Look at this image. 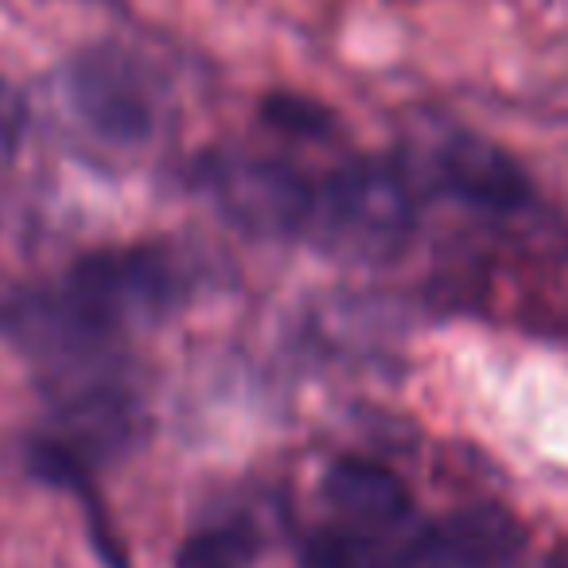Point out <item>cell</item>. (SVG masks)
Returning a JSON list of instances; mask_svg holds the SVG:
<instances>
[{"label":"cell","instance_id":"1","mask_svg":"<svg viewBox=\"0 0 568 568\" xmlns=\"http://www.w3.org/2000/svg\"><path fill=\"white\" fill-rule=\"evenodd\" d=\"M526 549V529L503 506H467L444 518L358 534L320 526L304 537V568H514Z\"/></svg>","mask_w":568,"mask_h":568},{"label":"cell","instance_id":"2","mask_svg":"<svg viewBox=\"0 0 568 568\" xmlns=\"http://www.w3.org/2000/svg\"><path fill=\"white\" fill-rule=\"evenodd\" d=\"M420 187L405 160H343L320 172L308 245L355 261L402 253L417 226Z\"/></svg>","mask_w":568,"mask_h":568},{"label":"cell","instance_id":"3","mask_svg":"<svg viewBox=\"0 0 568 568\" xmlns=\"http://www.w3.org/2000/svg\"><path fill=\"white\" fill-rule=\"evenodd\" d=\"M0 335L40 371L51 389L118 374L113 358L125 339V332H118L67 281L17 288L0 304Z\"/></svg>","mask_w":568,"mask_h":568},{"label":"cell","instance_id":"4","mask_svg":"<svg viewBox=\"0 0 568 568\" xmlns=\"http://www.w3.org/2000/svg\"><path fill=\"white\" fill-rule=\"evenodd\" d=\"M195 183L234 226L273 242H308L320 203V172L276 152L222 149L199 160Z\"/></svg>","mask_w":568,"mask_h":568},{"label":"cell","instance_id":"5","mask_svg":"<svg viewBox=\"0 0 568 568\" xmlns=\"http://www.w3.org/2000/svg\"><path fill=\"white\" fill-rule=\"evenodd\" d=\"M63 94L74 121L113 149H136L160 129V82L121 43H90L63 67Z\"/></svg>","mask_w":568,"mask_h":568},{"label":"cell","instance_id":"6","mask_svg":"<svg viewBox=\"0 0 568 568\" xmlns=\"http://www.w3.org/2000/svg\"><path fill=\"white\" fill-rule=\"evenodd\" d=\"M63 281L125 335L164 320L191 296V268L164 245L94 250L74 261Z\"/></svg>","mask_w":568,"mask_h":568},{"label":"cell","instance_id":"7","mask_svg":"<svg viewBox=\"0 0 568 568\" xmlns=\"http://www.w3.org/2000/svg\"><path fill=\"white\" fill-rule=\"evenodd\" d=\"M405 168L417 180L420 195L436 191V195L456 199V203L487 214H514L534 199V183H529L526 168L495 141L479 133H464V129L440 133L413 164L405 160Z\"/></svg>","mask_w":568,"mask_h":568},{"label":"cell","instance_id":"8","mask_svg":"<svg viewBox=\"0 0 568 568\" xmlns=\"http://www.w3.org/2000/svg\"><path fill=\"white\" fill-rule=\"evenodd\" d=\"M320 498L332 510V526L382 534L413 518V495L402 475L371 456H339L320 483Z\"/></svg>","mask_w":568,"mask_h":568},{"label":"cell","instance_id":"9","mask_svg":"<svg viewBox=\"0 0 568 568\" xmlns=\"http://www.w3.org/2000/svg\"><path fill=\"white\" fill-rule=\"evenodd\" d=\"M261 121H265L273 133L293 136V141H304V144H324L339 136L335 113L304 94H268L265 102H261Z\"/></svg>","mask_w":568,"mask_h":568},{"label":"cell","instance_id":"10","mask_svg":"<svg viewBox=\"0 0 568 568\" xmlns=\"http://www.w3.org/2000/svg\"><path fill=\"white\" fill-rule=\"evenodd\" d=\"M257 557V537L245 526L199 529L175 552V568H250Z\"/></svg>","mask_w":568,"mask_h":568},{"label":"cell","instance_id":"11","mask_svg":"<svg viewBox=\"0 0 568 568\" xmlns=\"http://www.w3.org/2000/svg\"><path fill=\"white\" fill-rule=\"evenodd\" d=\"M28 133V102L9 79H0V172L17 160Z\"/></svg>","mask_w":568,"mask_h":568},{"label":"cell","instance_id":"12","mask_svg":"<svg viewBox=\"0 0 568 568\" xmlns=\"http://www.w3.org/2000/svg\"><path fill=\"white\" fill-rule=\"evenodd\" d=\"M549 568H568V541L557 545V552L549 557Z\"/></svg>","mask_w":568,"mask_h":568}]
</instances>
